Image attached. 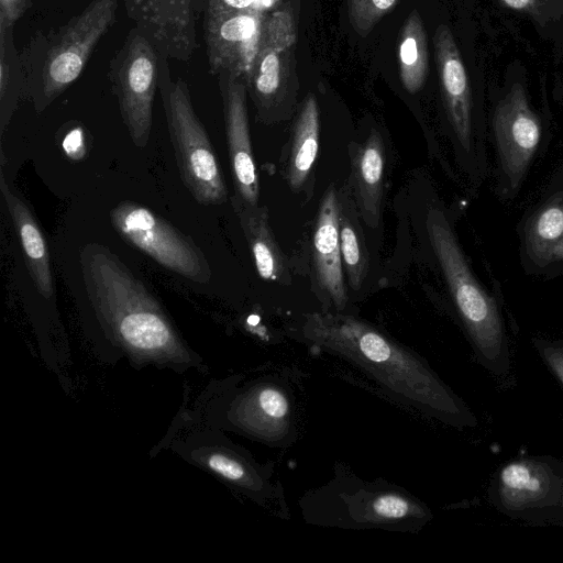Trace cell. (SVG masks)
<instances>
[{
    "mask_svg": "<svg viewBox=\"0 0 563 563\" xmlns=\"http://www.w3.org/2000/svg\"><path fill=\"white\" fill-rule=\"evenodd\" d=\"M264 22L260 8L235 9L208 0L203 30L210 73L245 79L260 48Z\"/></svg>",
    "mask_w": 563,
    "mask_h": 563,
    "instance_id": "cell-15",
    "label": "cell"
},
{
    "mask_svg": "<svg viewBox=\"0 0 563 563\" xmlns=\"http://www.w3.org/2000/svg\"><path fill=\"white\" fill-rule=\"evenodd\" d=\"M222 100L225 137L234 195L251 205H258L260 185L253 156L244 78L227 73L218 75Z\"/></svg>",
    "mask_w": 563,
    "mask_h": 563,
    "instance_id": "cell-18",
    "label": "cell"
},
{
    "mask_svg": "<svg viewBox=\"0 0 563 563\" xmlns=\"http://www.w3.org/2000/svg\"><path fill=\"white\" fill-rule=\"evenodd\" d=\"M338 200L343 269L347 276L349 286L356 291L367 276L369 257L360 223L361 216L349 181L338 189Z\"/></svg>",
    "mask_w": 563,
    "mask_h": 563,
    "instance_id": "cell-23",
    "label": "cell"
},
{
    "mask_svg": "<svg viewBox=\"0 0 563 563\" xmlns=\"http://www.w3.org/2000/svg\"><path fill=\"white\" fill-rule=\"evenodd\" d=\"M82 282L90 307L111 353L142 367L154 365L177 372L201 367V358L183 339L173 320L147 286L99 243L79 252Z\"/></svg>",
    "mask_w": 563,
    "mask_h": 563,
    "instance_id": "cell-1",
    "label": "cell"
},
{
    "mask_svg": "<svg viewBox=\"0 0 563 563\" xmlns=\"http://www.w3.org/2000/svg\"><path fill=\"white\" fill-rule=\"evenodd\" d=\"M295 43V25L288 11L279 10L265 18L257 55L244 79L257 118L265 124L284 120L292 111Z\"/></svg>",
    "mask_w": 563,
    "mask_h": 563,
    "instance_id": "cell-11",
    "label": "cell"
},
{
    "mask_svg": "<svg viewBox=\"0 0 563 563\" xmlns=\"http://www.w3.org/2000/svg\"><path fill=\"white\" fill-rule=\"evenodd\" d=\"M435 58L442 98L459 153L467 172L477 180L487 174L484 135L473 115V102L466 70L450 29L438 26L434 37Z\"/></svg>",
    "mask_w": 563,
    "mask_h": 563,
    "instance_id": "cell-14",
    "label": "cell"
},
{
    "mask_svg": "<svg viewBox=\"0 0 563 563\" xmlns=\"http://www.w3.org/2000/svg\"><path fill=\"white\" fill-rule=\"evenodd\" d=\"M118 234L161 266L195 283L206 284L211 268L194 240L147 207L123 200L110 211Z\"/></svg>",
    "mask_w": 563,
    "mask_h": 563,
    "instance_id": "cell-12",
    "label": "cell"
},
{
    "mask_svg": "<svg viewBox=\"0 0 563 563\" xmlns=\"http://www.w3.org/2000/svg\"><path fill=\"white\" fill-rule=\"evenodd\" d=\"M398 64L405 89L410 93L419 91L428 76L429 53L427 33L416 10L408 15L400 32Z\"/></svg>",
    "mask_w": 563,
    "mask_h": 563,
    "instance_id": "cell-25",
    "label": "cell"
},
{
    "mask_svg": "<svg viewBox=\"0 0 563 563\" xmlns=\"http://www.w3.org/2000/svg\"><path fill=\"white\" fill-rule=\"evenodd\" d=\"M197 0H124L130 20L159 56L188 60L197 46Z\"/></svg>",
    "mask_w": 563,
    "mask_h": 563,
    "instance_id": "cell-17",
    "label": "cell"
},
{
    "mask_svg": "<svg viewBox=\"0 0 563 563\" xmlns=\"http://www.w3.org/2000/svg\"><path fill=\"white\" fill-rule=\"evenodd\" d=\"M230 201L260 277L282 285L290 284L289 264L274 236L267 208L247 203L235 195Z\"/></svg>",
    "mask_w": 563,
    "mask_h": 563,
    "instance_id": "cell-21",
    "label": "cell"
},
{
    "mask_svg": "<svg viewBox=\"0 0 563 563\" xmlns=\"http://www.w3.org/2000/svg\"><path fill=\"white\" fill-rule=\"evenodd\" d=\"M25 74L13 32H0V136L11 122L20 100L25 98Z\"/></svg>",
    "mask_w": 563,
    "mask_h": 563,
    "instance_id": "cell-26",
    "label": "cell"
},
{
    "mask_svg": "<svg viewBox=\"0 0 563 563\" xmlns=\"http://www.w3.org/2000/svg\"><path fill=\"white\" fill-rule=\"evenodd\" d=\"M520 260L536 276L563 273V170L558 172L519 223Z\"/></svg>",
    "mask_w": 563,
    "mask_h": 563,
    "instance_id": "cell-16",
    "label": "cell"
},
{
    "mask_svg": "<svg viewBox=\"0 0 563 563\" xmlns=\"http://www.w3.org/2000/svg\"><path fill=\"white\" fill-rule=\"evenodd\" d=\"M489 504L515 520L563 521V457L527 455L503 463L488 485Z\"/></svg>",
    "mask_w": 563,
    "mask_h": 563,
    "instance_id": "cell-9",
    "label": "cell"
},
{
    "mask_svg": "<svg viewBox=\"0 0 563 563\" xmlns=\"http://www.w3.org/2000/svg\"><path fill=\"white\" fill-rule=\"evenodd\" d=\"M30 7V0H0V32H13L16 21Z\"/></svg>",
    "mask_w": 563,
    "mask_h": 563,
    "instance_id": "cell-29",
    "label": "cell"
},
{
    "mask_svg": "<svg viewBox=\"0 0 563 563\" xmlns=\"http://www.w3.org/2000/svg\"><path fill=\"white\" fill-rule=\"evenodd\" d=\"M505 5L518 11H532L537 8L538 0H501Z\"/></svg>",
    "mask_w": 563,
    "mask_h": 563,
    "instance_id": "cell-30",
    "label": "cell"
},
{
    "mask_svg": "<svg viewBox=\"0 0 563 563\" xmlns=\"http://www.w3.org/2000/svg\"><path fill=\"white\" fill-rule=\"evenodd\" d=\"M320 135L319 109L316 97L308 95L295 120L286 168V179L292 191L306 183L314 164Z\"/></svg>",
    "mask_w": 563,
    "mask_h": 563,
    "instance_id": "cell-24",
    "label": "cell"
},
{
    "mask_svg": "<svg viewBox=\"0 0 563 563\" xmlns=\"http://www.w3.org/2000/svg\"><path fill=\"white\" fill-rule=\"evenodd\" d=\"M108 76L132 142L136 147H145L151 136L153 101L158 88V53L133 27L111 58Z\"/></svg>",
    "mask_w": 563,
    "mask_h": 563,
    "instance_id": "cell-13",
    "label": "cell"
},
{
    "mask_svg": "<svg viewBox=\"0 0 563 563\" xmlns=\"http://www.w3.org/2000/svg\"><path fill=\"white\" fill-rule=\"evenodd\" d=\"M158 89L183 184L200 205H221L228 189L212 143L194 109L187 84L173 80L159 56Z\"/></svg>",
    "mask_w": 563,
    "mask_h": 563,
    "instance_id": "cell-8",
    "label": "cell"
},
{
    "mask_svg": "<svg viewBox=\"0 0 563 563\" xmlns=\"http://www.w3.org/2000/svg\"><path fill=\"white\" fill-rule=\"evenodd\" d=\"M314 291L325 311L342 312L347 305L339 236L338 189L330 185L319 205L311 243Z\"/></svg>",
    "mask_w": 563,
    "mask_h": 563,
    "instance_id": "cell-19",
    "label": "cell"
},
{
    "mask_svg": "<svg viewBox=\"0 0 563 563\" xmlns=\"http://www.w3.org/2000/svg\"><path fill=\"white\" fill-rule=\"evenodd\" d=\"M385 176V145L380 133L372 129L363 144L351 154L352 189L361 219L371 228L380 220Z\"/></svg>",
    "mask_w": 563,
    "mask_h": 563,
    "instance_id": "cell-22",
    "label": "cell"
},
{
    "mask_svg": "<svg viewBox=\"0 0 563 563\" xmlns=\"http://www.w3.org/2000/svg\"><path fill=\"white\" fill-rule=\"evenodd\" d=\"M532 344L549 371L563 387V340L533 339Z\"/></svg>",
    "mask_w": 563,
    "mask_h": 563,
    "instance_id": "cell-28",
    "label": "cell"
},
{
    "mask_svg": "<svg viewBox=\"0 0 563 563\" xmlns=\"http://www.w3.org/2000/svg\"><path fill=\"white\" fill-rule=\"evenodd\" d=\"M0 191L19 236L26 268L37 291L46 299L55 294L54 275L45 235L32 210L5 181L0 172Z\"/></svg>",
    "mask_w": 563,
    "mask_h": 563,
    "instance_id": "cell-20",
    "label": "cell"
},
{
    "mask_svg": "<svg viewBox=\"0 0 563 563\" xmlns=\"http://www.w3.org/2000/svg\"><path fill=\"white\" fill-rule=\"evenodd\" d=\"M305 522L340 529L417 532L433 517L431 509L399 485L364 481L336 467L324 485L299 500Z\"/></svg>",
    "mask_w": 563,
    "mask_h": 563,
    "instance_id": "cell-4",
    "label": "cell"
},
{
    "mask_svg": "<svg viewBox=\"0 0 563 563\" xmlns=\"http://www.w3.org/2000/svg\"><path fill=\"white\" fill-rule=\"evenodd\" d=\"M490 136L496 162V194L501 200H512L543 142L541 120L520 82H515L496 102Z\"/></svg>",
    "mask_w": 563,
    "mask_h": 563,
    "instance_id": "cell-10",
    "label": "cell"
},
{
    "mask_svg": "<svg viewBox=\"0 0 563 563\" xmlns=\"http://www.w3.org/2000/svg\"><path fill=\"white\" fill-rule=\"evenodd\" d=\"M297 333L372 378L393 399L454 428H474L477 418L417 353L374 325L339 311L302 316Z\"/></svg>",
    "mask_w": 563,
    "mask_h": 563,
    "instance_id": "cell-2",
    "label": "cell"
},
{
    "mask_svg": "<svg viewBox=\"0 0 563 563\" xmlns=\"http://www.w3.org/2000/svg\"><path fill=\"white\" fill-rule=\"evenodd\" d=\"M230 377L209 388L200 405L201 419L272 448H288L297 439L295 390L285 376L268 374L241 384Z\"/></svg>",
    "mask_w": 563,
    "mask_h": 563,
    "instance_id": "cell-5",
    "label": "cell"
},
{
    "mask_svg": "<svg viewBox=\"0 0 563 563\" xmlns=\"http://www.w3.org/2000/svg\"><path fill=\"white\" fill-rule=\"evenodd\" d=\"M399 0H349V20L353 29L366 36Z\"/></svg>",
    "mask_w": 563,
    "mask_h": 563,
    "instance_id": "cell-27",
    "label": "cell"
},
{
    "mask_svg": "<svg viewBox=\"0 0 563 563\" xmlns=\"http://www.w3.org/2000/svg\"><path fill=\"white\" fill-rule=\"evenodd\" d=\"M427 234L457 318L476 361L496 378L511 372L509 336L501 307L474 274L446 213L431 207Z\"/></svg>",
    "mask_w": 563,
    "mask_h": 563,
    "instance_id": "cell-3",
    "label": "cell"
},
{
    "mask_svg": "<svg viewBox=\"0 0 563 563\" xmlns=\"http://www.w3.org/2000/svg\"><path fill=\"white\" fill-rule=\"evenodd\" d=\"M168 446L273 515L288 518L289 509L283 487L273 481V467L260 464L244 448L232 442L223 430L198 419L175 423Z\"/></svg>",
    "mask_w": 563,
    "mask_h": 563,
    "instance_id": "cell-7",
    "label": "cell"
},
{
    "mask_svg": "<svg viewBox=\"0 0 563 563\" xmlns=\"http://www.w3.org/2000/svg\"><path fill=\"white\" fill-rule=\"evenodd\" d=\"M120 0H92L66 24L37 35L21 55L25 98L44 111L81 75L101 37L115 20Z\"/></svg>",
    "mask_w": 563,
    "mask_h": 563,
    "instance_id": "cell-6",
    "label": "cell"
}]
</instances>
